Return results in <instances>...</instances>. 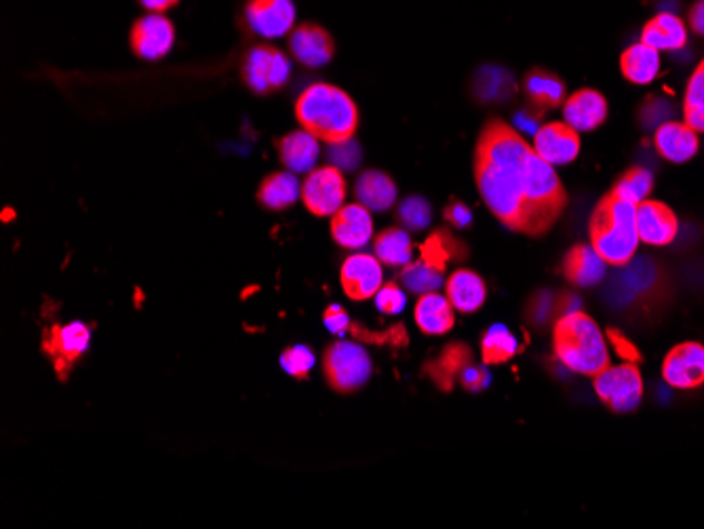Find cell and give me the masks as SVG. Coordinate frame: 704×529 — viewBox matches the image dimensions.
<instances>
[{"instance_id":"6da1fadb","label":"cell","mask_w":704,"mask_h":529,"mask_svg":"<svg viewBox=\"0 0 704 529\" xmlns=\"http://www.w3.org/2000/svg\"><path fill=\"white\" fill-rule=\"evenodd\" d=\"M526 138L500 118H489L475 146L477 190L496 219L512 233L529 236L526 203Z\"/></svg>"},{"instance_id":"7a4b0ae2","label":"cell","mask_w":704,"mask_h":529,"mask_svg":"<svg viewBox=\"0 0 704 529\" xmlns=\"http://www.w3.org/2000/svg\"><path fill=\"white\" fill-rule=\"evenodd\" d=\"M295 118L314 138L338 144L356 134L359 108L344 89L330 82H314L295 101Z\"/></svg>"},{"instance_id":"3957f363","label":"cell","mask_w":704,"mask_h":529,"mask_svg":"<svg viewBox=\"0 0 704 529\" xmlns=\"http://www.w3.org/2000/svg\"><path fill=\"white\" fill-rule=\"evenodd\" d=\"M635 209L637 205L609 190L590 214V245L609 266L623 268L633 259V255L637 254L642 238L637 233Z\"/></svg>"},{"instance_id":"277c9868","label":"cell","mask_w":704,"mask_h":529,"mask_svg":"<svg viewBox=\"0 0 704 529\" xmlns=\"http://www.w3.org/2000/svg\"><path fill=\"white\" fill-rule=\"evenodd\" d=\"M553 353L569 372L595 378L612 365L607 340L593 316L571 311L553 325Z\"/></svg>"},{"instance_id":"5b68a950","label":"cell","mask_w":704,"mask_h":529,"mask_svg":"<svg viewBox=\"0 0 704 529\" xmlns=\"http://www.w3.org/2000/svg\"><path fill=\"white\" fill-rule=\"evenodd\" d=\"M323 375L335 392H356L372 378V356L354 342H333L323 353Z\"/></svg>"},{"instance_id":"8992f818","label":"cell","mask_w":704,"mask_h":529,"mask_svg":"<svg viewBox=\"0 0 704 529\" xmlns=\"http://www.w3.org/2000/svg\"><path fill=\"white\" fill-rule=\"evenodd\" d=\"M292 77L290 58L266 42L254 45L241 61V79L255 96H271Z\"/></svg>"},{"instance_id":"52a82bcc","label":"cell","mask_w":704,"mask_h":529,"mask_svg":"<svg viewBox=\"0 0 704 529\" xmlns=\"http://www.w3.org/2000/svg\"><path fill=\"white\" fill-rule=\"evenodd\" d=\"M597 396L612 412H635L644 399V378L635 363L609 365L607 370L593 378Z\"/></svg>"},{"instance_id":"ba28073f","label":"cell","mask_w":704,"mask_h":529,"mask_svg":"<svg viewBox=\"0 0 704 529\" xmlns=\"http://www.w3.org/2000/svg\"><path fill=\"white\" fill-rule=\"evenodd\" d=\"M349 184L344 172L333 165L314 167L302 182V203L316 217H332L346 200Z\"/></svg>"},{"instance_id":"9c48e42d","label":"cell","mask_w":704,"mask_h":529,"mask_svg":"<svg viewBox=\"0 0 704 529\" xmlns=\"http://www.w3.org/2000/svg\"><path fill=\"white\" fill-rule=\"evenodd\" d=\"M294 0H245L243 21L260 39H283L295 28Z\"/></svg>"},{"instance_id":"30bf717a","label":"cell","mask_w":704,"mask_h":529,"mask_svg":"<svg viewBox=\"0 0 704 529\" xmlns=\"http://www.w3.org/2000/svg\"><path fill=\"white\" fill-rule=\"evenodd\" d=\"M176 45V26L165 13H146L129 30V47L137 58L158 61Z\"/></svg>"},{"instance_id":"8fae6325","label":"cell","mask_w":704,"mask_h":529,"mask_svg":"<svg viewBox=\"0 0 704 529\" xmlns=\"http://www.w3.org/2000/svg\"><path fill=\"white\" fill-rule=\"evenodd\" d=\"M89 327L80 321L70 325H51L42 335V351L53 361L61 378H66L80 354L89 346Z\"/></svg>"},{"instance_id":"7c38bea8","label":"cell","mask_w":704,"mask_h":529,"mask_svg":"<svg viewBox=\"0 0 704 529\" xmlns=\"http://www.w3.org/2000/svg\"><path fill=\"white\" fill-rule=\"evenodd\" d=\"M666 384L679 391H694L704 384V346L701 342H684L673 346L663 363Z\"/></svg>"},{"instance_id":"4fadbf2b","label":"cell","mask_w":704,"mask_h":529,"mask_svg":"<svg viewBox=\"0 0 704 529\" xmlns=\"http://www.w3.org/2000/svg\"><path fill=\"white\" fill-rule=\"evenodd\" d=\"M287 49L292 58L306 68L327 66L335 56V42L332 35L323 26L313 21H304L295 26L290 32Z\"/></svg>"},{"instance_id":"5bb4252c","label":"cell","mask_w":704,"mask_h":529,"mask_svg":"<svg viewBox=\"0 0 704 529\" xmlns=\"http://www.w3.org/2000/svg\"><path fill=\"white\" fill-rule=\"evenodd\" d=\"M534 150L553 167L569 165L580 155V134L566 120L545 123L534 134Z\"/></svg>"},{"instance_id":"9a60e30c","label":"cell","mask_w":704,"mask_h":529,"mask_svg":"<svg viewBox=\"0 0 704 529\" xmlns=\"http://www.w3.org/2000/svg\"><path fill=\"white\" fill-rule=\"evenodd\" d=\"M382 262L375 255H351L340 268L344 294L354 302H365L378 294L382 287Z\"/></svg>"},{"instance_id":"2e32d148","label":"cell","mask_w":704,"mask_h":529,"mask_svg":"<svg viewBox=\"0 0 704 529\" xmlns=\"http://www.w3.org/2000/svg\"><path fill=\"white\" fill-rule=\"evenodd\" d=\"M635 217H637L639 238L647 245L665 247V245H671L679 233V219L663 200H654V198L642 200L635 209Z\"/></svg>"},{"instance_id":"e0dca14e","label":"cell","mask_w":704,"mask_h":529,"mask_svg":"<svg viewBox=\"0 0 704 529\" xmlns=\"http://www.w3.org/2000/svg\"><path fill=\"white\" fill-rule=\"evenodd\" d=\"M332 236L344 249L365 247L373 238L372 212L361 203L342 205L332 216Z\"/></svg>"},{"instance_id":"ac0fdd59","label":"cell","mask_w":704,"mask_h":529,"mask_svg":"<svg viewBox=\"0 0 704 529\" xmlns=\"http://www.w3.org/2000/svg\"><path fill=\"white\" fill-rule=\"evenodd\" d=\"M524 94L534 117H542L566 104V82L545 68H531L524 77Z\"/></svg>"},{"instance_id":"d6986e66","label":"cell","mask_w":704,"mask_h":529,"mask_svg":"<svg viewBox=\"0 0 704 529\" xmlns=\"http://www.w3.org/2000/svg\"><path fill=\"white\" fill-rule=\"evenodd\" d=\"M276 155L281 165L292 172V174H311L316 167V160L321 157V148H319V139L313 134H309L306 129L292 131L283 138L276 139Z\"/></svg>"},{"instance_id":"ffe728a7","label":"cell","mask_w":704,"mask_h":529,"mask_svg":"<svg viewBox=\"0 0 704 529\" xmlns=\"http://www.w3.org/2000/svg\"><path fill=\"white\" fill-rule=\"evenodd\" d=\"M607 118V99L595 89H580L564 104V120L578 134L595 131Z\"/></svg>"},{"instance_id":"44dd1931","label":"cell","mask_w":704,"mask_h":529,"mask_svg":"<svg viewBox=\"0 0 704 529\" xmlns=\"http://www.w3.org/2000/svg\"><path fill=\"white\" fill-rule=\"evenodd\" d=\"M654 146L666 160L685 163L698 153V131H694L685 120H666L654 134Z\"/></svg>"},{"instance_id":"7402d4cb","label":"cell","mask_w":704,"mask_h":529,"mask_svg":"<svg viewBox=\"0 0 704 529\" xmlns=\"http://www.w3.org/2000/svg\"><path fill=\"white\" fill-rule=\"evenodd\" d=\"M607 264L590 243H578L564 257V276L574 287H595L604 281Z\"/></svg>"},{"instance_id":"603a6c76","label":"cell","mask_w":704,"mask_h":529,"mask_svg":"<svg viewBox=\"0 0 704 529\" xmlns=\"http://www.w3.org/2000/svg\"><path fill=\"white\" fill-rule=\"evenodd\" d=\"M446 292L451 306L462 314L477 313L488 300L486 281L475 271L465 268L451 273L450 278L446 281Z\"/></svg>"},{"instance_id":"cb8c5ba5","label":"cell","mask_w":704,"mask_h":529,"mask_svg":"<svg viewBox=\"0 0 704 529\" xmlns=\"http://www.w3.org/2000/svg\"><path fill=\"white\" fill-rule=\"evenodd\" d=\"M354 195L361 205H365L370 212H387L397 203V184L392 177L380 169L363 172L356 184Z\"/></svg>"},{"instance_id":"d4e9b609","label":"cell","mask_w":704,"mask_h":529,"mask_svg":"<svg viewBox=\"0 0 704 529\" xmlns=\"http://www.w3.org/2000/svg\"><path fill=\"white\" fill-rule=\"evenodd\" d=\"M450 300L443 295L431 292V294L420 295L415 304V323L427 335H443L453 330L456 325V314Z\"/></svg>"},{"instance_id":"484cf974","label":"cell","mask_w":704,"mask_h":529,"mask_svg":"<svg viewBox=\"0 0 704 529\" xmlns=\"http://www.w3.org/2000/svg\"><path fill=\"white\" fill-rule=\"evenodd\" d=\"M642 42L656 51H679L687 42V28L675 13H658L642 30Z\"/></svg>"},{"instance_id":"4316f807","label":"cell","mask_w":704,"mask_h":529,"mask_svg":"<svg viewBox=\"0 0 704 529\" xmlns=\"http://www.w3.org/2000/svg\"><path fill=\"white\" fill-rule=\"evenodd\" d=\"M472 363V353L462 342H453L443 349L434 361L424 365V373L439 386V391L450 392L453 380Z\"/></svg>"},{"instance_id":"83f0119b","label":"cell","mask_w":704,"mask_h":529,"mask_svg":"<svg viewBox=\"0 0 704 529\" xmlns=\"http://www.w3.org/2000/svg\"><path fill=\"white\" fill-rule=\"evenodd\" d=\"M620 72L633 85H649L661 75V51L646 42H635L620 56Z\"/></svg>"},{"instance_id":"f1b7e54d","label":"cell","mask_w":704,"mask_h":529,"mask_svg":"<svg viewBox=\"0 0 704 529\" xmlns=\"http://www.w3.org/2000/svg\"><path fill=\"white\" fill-rule=\"evenodd\" d=\"M302 195V186L292 172H276L264 177L257 188V200L264 209L283 212L290 209Z\"/></svg>"},{"instance_id":"f546056e","label":"cell","mask_w":704,"mask_h":529,"mask_svg":"<svg viewBox=\"0 0 704 529\" xmlns=\"http://www.w3.org/2000/svg\"><path fill=\"white\" fill-rule=\"evenodd\" d=\"M469 254L467 245L451 235L450 231L439 228L420 245V259L434 271L446 273L450 262H460Z\"/></svg>"},{"instance_id":"4dcf8cb0","label":"cell","mask_w":704,"mask_h":529,"mask_svg":"<svg viewBox=\"0 0 704 529\" xmlns=\"http://www.w3.org/2000/svg\"><path fill=\"white\" fill-rule=\"evenodd\" d=\"M578 297L571 294H553V292H538L531 295L526 306V319L536 327H547L550 321H557L559 316L578 311Z\"/></svg>"},{"instance_id":"1f68e13d","label":"cell","mask_w":704,"mask_h":529,"mask_svg":"<svg viewBox=\"0 0 704 529\" xmlns=\"http://www.w3.org/2000/svg\"><path fill=\"white\" fill-rule=\"evenodd\" d=\"M411 236L405 228H387L373 238V255L391 268H403L411 262Z\"/></svg>"},{"instance_id":"d6a6232c","label":"cell","mask_w":704,"mask_h":529,"mask_svg":"<svg viewBox=\"0 0 704 529\" xmlns=\"http://www.w3.org/2000/svg\"><path fill=\"white\" fill-rule=\"evenodd\" d=\"M519 351L517 337L510 334L505 325L489 327L488 334L481 340V356L486 365L507 363Z\"/></svg>"},{"instance_id":"836d02e7","label":"cell","mask_w":704,"mask_h":529,"mask_svg":"<svg viewBox=\"0 0 704 529\" xmlns=\"http://www.w3.org/2000/svg\"><path fill=\"white\" fill-rule=\"evenodd\" d=\"M684 118L685 123L694 131L704 134V59L698 63V68L694 70V75L687 80L684 98Z\"/></svg>"},{"instance_id":"e575fe53","label":"cell","mask_w":704,"mask_h":529,"mask_svg":"<svg viewBox=\"0 0 704 529\" xmlns=\"http://www.w3.org/2000/svg\"><path fill=\"white\" fill-rule=\"evenodd\" d=\"M401 285L405 290H410L411 294H431L441 290L443 285V273L434 271L429 264H424L422 259L410 262L408 266H403L401 271Z\"/></svg>"},{"instance_id":"d590c367","label":"cell","mask_w":704,"mask_h":529,"mask_svg":"<svg viewBox=\"0 0 704 529\" xmlns=\"http://www.w3.org/2000/svg\"><path fill=\"white\" fill-rule=\"evenodd\" d=\"M652 188H654V176L647 172L646 167H630L625 176L618 177L612 193L633 205H639L642 200L649 198Z\"/></svg>"},{"instance_id":"8d00e7d4","label":"cell","mask_w":704,"mask_h":529,"mask_svg":"<svg viewBox=\"0 0 704 529\" xmlns=\"http://www.w3.org/2000/svg\"><path fill=\"white\" fill-rule=\"evenodd\" d=\"M397 219L410 231H424L431 224V205L422 196H408L397 205Z\"/></svg>"},{"instance_id":"74e56055","label":"cell","mask_w":704,"mask_h":529,"mask_svg":"<svg viewBox=\"0 0 704 529\" xmlns=\"http://www.w3.org/2000/svg\"><path fill=\"white\" fill-rule=\"evenodd\" d=\"M281 368L292 378H306L314 368V354L306 346H292L281 354Z\"/></svg>"},{"instance_id":"f35d334b","label":"cell","mask_w":704,"mask_h":529,"mask_svg":"<svg viewBox=\"0 0 704 529\" xmlns=\"http://www.w3.org/2000/svg\"><path fill=\"white\" fill-rule=\"evenodd\" d=\"M327 157L333 167H338L340 172H354L361 163V148L352 138L338 141V144H330Z\"/></svg>"},{"instance_id":"ab89813d","label":"cell","mask_w":704,"mask_h":529,"mask_svg":"<svg viewBox=\"0 0 704 529\" xmlns=\"http://www.w3.org/2000/svg\"><path fill=\"white\" fill-rule=\"evenodd\" d=\"M375 306L384 314L403 313L405 308V294L397 283H384L380 292L375 294Z\"/></svg>"},{"instance_id":"60d3db41","label":"cell","mask_w":704,"mask_h":529,"mask_svg":"<svg viewBox=\"0 0 704 529\" xmlns=\"http://www.w3.org/2000/svg\"><path fill=\"white\" fill-rule=\"evenodd\" d=\"M323 321H325V327L335 335L346 334L352 325L351 316L338 304L327 306V311L323 314Z\"/></svg>"},{"instance_id":"b9f144b4","label":"cell","mask_w":704,"mask_h":529,"mask_svg":"<svg viewBox=\"0 0 704 529\" xmlns=\"http://www.w3.org/2000/svg\"><path fill=\"white\" fill-rule=\"evenodd\" d=\"M443 217H446V222L451 224L453 228H467V226H470V222H472V212H470L469 207H467L462 200L451 198L450 203H448V207H446V212H443Z\"/></svg>"},{"instance_id":"7bdbcfd3","label":"cell","mask_w":704,"mask_h":529,"mask_svg":"<svg viewBox=\"0 0 704 529\" xmlns=\"http://www.w3.org/2000/svg\"><path fill=\"white\" fill-rule=\"evenodd\" d=\"M460 382H462V386H465L467 391H483L489 384V372L486 368H481V365H472V363H470L469 368L460 373Z\"/></svg>"},{"instance_id":"ee69618b","label":"cell","mask_w":704,"mask_h":529,"mask_svg":"<svg viewBox=\"0 0 704 529\" xmlns=\"http://www.w3.org/2000/svg\"><path fill=\"white\" fill-rule=\"evenodd\" d=\"M607 337L612 340V344L616 346V351L620 353V356H625V359H628L630 363H635V361H642V356H639V351H637V349H635V346H633V344H630V342L626 340L625 335L618 334L616 330H609V332H607Z\"/></svg>"},{"instance_id":"f6af8a7d","label":"cell","mask_w":704,"mask_h":529,"mask_svg":"<svg viewBox=\"0 0 704 529\" xmlns=\"http://www.w3.org/2000/svg\"><path fill=\"white\" fill-rule=\"evenodd\" d=\"M687 21H690V28H692L698 37H704V0H696V2L692 4Z\"/></svg>"},{"instance_id":"bcb514c9","label":"cell","mask_w":704,"mask_h":529,"mask_svg":"<svg viewBox=\"0 0 704 529\" xmlns=\"http://www.w3.org/2000/svg\"><path fill=\"white\" fill-rule=\"evenodd\" d=\"M148 13H167L169 9L177 7L179 0H137Z\"/></svg>"}]
</instances>
